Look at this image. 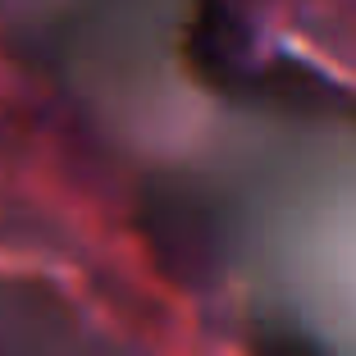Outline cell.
Returning a JSON list of instances; mask_svg holds the SVG:
<instances>
[{
  "mask_svg": "<svg viewBox=\"0 0 356 356\" xmlns=\"http://www.w3.org/2000/svg\"><path fill=\"white\" fill-rule=\"evenodd\" d=\"M233 265L302 356H356V133L293 137L252 169Z\"/></svg>",
  "mask_w": 356,
  "mask_h": 356,
  "instance_id": "6da1fadb",
  "label": "cell"
},
{
  "mask_svg": "<svg viewBox=\"0 0 356 356\" xmlns=\"http://www.w3.org/2000/svg\"><path fill=\"white\" fill-rule=\"evenodd\" d=\"M0 356H133L60 288L0 270Z\"/></svg>",
  "mask_w": 356,
  "mask_h": 356,
  "instance_id": "7a4b0ae2",
  "label": "cell"
}]
</instances>
